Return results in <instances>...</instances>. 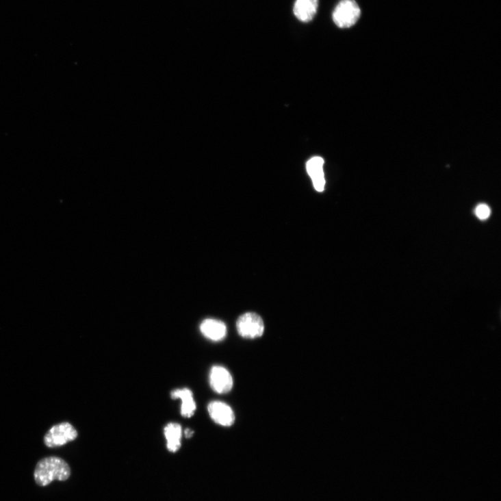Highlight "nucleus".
Returning <instances> with one entry per match:
<instances>
[{"label": "nucleus", "instance_id": "1a4fd4ad", "mask_svg": "<svg viewBox=\"0 0 501 501\" xmlns=\"http://www.w3.org/2000/svg\"><path fill=\"white\" fill-rule=\"evenodd\" d=\"M324 159L320 157L311 158L307 164V170L311 177L315 189L322 192L324 189L325 179L323 172Z\"/></svg>", "mask_w": 501, "mask_h": 501}, {"label": "nucleus", "instance_id": "f03ea898", "mask_svg": "<svg viewBox=\"0 0 501 501\" xmlns=\"http://www.w3.org/2000/svg\"><path fill=\"white\" fill-rule=\"evenodd\" d=\"M361 16V9L355 0H342L332 14L334 23L339 28L354 26Z\"/></svg>", "mask_w": 501, "mask_h": 501}, {"label": "nucleus", "instance_id": "0eeeda50", "mask_svg": "<svg viewBox=\"0 0 501 501\" xmlns=\"http://www.w3.org/2000/svg\"><path fill=\"white\" fill-rule=\"evenodd\" d=\"M200 329L203 335L211 341L220 342L223 340L227 333L225 324L214 319H206L201 324Z\"/></svg>", "mask_w": 501, "mask_h": 501}, {"label": "nucleus", "instance_id": "7ed1b4c3", "mask_svg": "<svg viewBox=\"0 0 501 501\" xmlns=\"http://www.w3.org/2000/svg\"><path fill=\"white\" fill-rule=\"evenodd\" d=\"M239 335L244 339H255L263 336L265 325L257 313H246L241 316L236 324Z\"/></svg>", "mask_w": 501, "mask_h": 501}, {"label": "nucleus", "instance_id": "9b49d317", "mask_svg": "<svg viewBox=\"0 0 501 501\" xmlns=\"http://www.w3.org/2000/svg\"><path fill=\"white\" fill-rule=\"evenodd\" d=\"M164 433L167 442V448L173 452L179 450L181 446V426L175 423L169 424L164 428Z\"/></svg>", "mask_w": 501, "mask_h": 501}, {"label": "nucleus", "instance_id": "20e7f679", "mask_svg": "<svg viewBox=\"0 0 501 501\" xmlns=\"http://www.w3.org/2000/svg\"><path fill=\"white\" fill-rule=\"evenodd\" d=\"M77 432L69 423H62L52 427L44 437V443L49 448L62 446L77 437Z\"/></svg>", "mask_w": 501, "mask_h": 501}, {"label": "nucleus", "instance_id": "423d86ee", "mask_svg": "<svg viewBox=\"0 0 501 501\" xmlns=\"http://www.w3.org/2000/svg\"><path fill=\"white\" fill-rule=\"evenodd\" d=\"M207 410L211 419L218 425L229 427L235 422V414L233 409L224 402H212L208 404Z\"/></svg>", "mask_w": 501, "mask_h": 501}, {"label": "nucleus", "instance_id": "9d476101", "mask_svg": "<svg viewBox=\"0 0 501 501\" xmlns=\"http://www.w3.org/2000/svg\"><path fill=\"white\" fill-rule=\"evenodd\" d=\"M173 399L181 400V413L183 417H192L196 411V405L194 399L193 394L189 389H179L172 393Z\"/></svg>", "mask_w": 501, "mask_h": 501}, {"label": "nucleus", "instance_id": "f8f14e48", "mask_svg": "<svg viewBox=\"0 0 501 501\" xmlns=\"http://www.w3.org/2000/svg\"><path fill=\"white\" fill-rule=\"evenodd\" d=\"M475 214L479 220H485L489 218L491 210L487 205L481 203L476 207Z\"/></svg>", "mask_w": 501, "mask_h": 501}, {"label": "nucleus", "instance_id": "ddd939ff", "mask_svg": "<svg viewBox=\"0 0 501 501\" xmlns=\"http://www.w3.org/2000/svg\"><path fill=\"white\" fill-rule=\"evenodd\" d=\"M194 433L190 429H187L185 431V435L187 438H190L193 435Z\"/></svg>", "mask_w": 501, "mask_h": 501}, {"label": "nucleus", "instance_id": "6e6552de", "mask_svg": "<svg viewBox=\"0 0 501 501\" xmlns=\"http://www.w3.org/2000/svg\"><path fill=\"white\" fill-rule=\"evenodd\" d=\"M319 0H296L294 8L296 17L301 22L309 23L316 16Z\"/></svg>", "mask_w": 501, "mask_h": 501}, {"label": "nucleus", "instance_id": "f257e3e1", "mask_svg": "<svg viewBox=\"0 0 501 501\" xmlns=\"http://www.w3.org/2000/svg\"><path fill=\"white\" fill-rule=\"evenodd\" d=\"M70 476V469L64 459L58 457L42 459L36 465L34 479L39 486L45 487L54 480L65 481Z\"/></svg>", "mask_w": 501, "mask_h": 501}, {"label": "nucleus", "instance_id": "39448f33", "mask_svg": "<svg viewBox=\"0 0 501 501\" xmlns=\"http://www.w3.org/2000/svg\"><path fill=\"white\" fill-rule=\"evenodd\" d=\"M210 385L216 393L227 394L231 391L233 386L232 376L225 368L220 365L214 366L210 373Z\"/></svg>", "mask_w": 501, "mask_h": 501}]
</instances>
